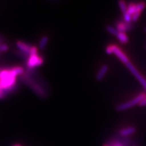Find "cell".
Segmentation results:
<instances>
[{"mask_svg":"<svg viewBox=\"0 0 146 146\" xmlns=\"http://www.w3.org/2000/svg\"><path fill=\"white\" fill-rule=\"evenodd\" d=\"M21 80L33 90L34 92L40 98H46L47 96V93L45 90L43 88L42 85L39 82L33 79L28 73H24L21 75Z\"/></svg>","mask_w":146,"mask_h":146,"instance_id":"6da1fadb","label":"cell"},{"mask_svg":"<svg viewBox=\"0 0 146 146\" xmlns=\"http://www.w3.org/2000/svg\"><path fill=\"white\" fill-rule=\"evenodd\" d=\"M43 61V58L39 56L38 54L30 55L26 62L27 72H33L34 68L42 65Z\"/></svg>","mask_w":146,"mask_h":146,"instance_id":"7a4b0ae2","label":"cell"},{"mask_svg":"<svg viewBox=\"0 0 146 146\" xmlns=\"http://www.w3.org/2000/svg\"><path fill=\"white\" fill-rule=\"evenodd\" d=\"M145 97L146 94L145 93H141L138 96H136L133 99L129 100V101L118 105L116 107V110L119 111H121L129 109L131 107L136 106V104H138L141 100Z\"/></svg>","mask_w":146,"mask_h":146,"instance_id":"3957f363","label":"cell"},{"mask_svg":"<svg viewBox=\"0 0 146 146\" xmlns=\"http://www.w3.org/2000/svg\"><path fill=\"white\" fill-rule=\"evenodd\" d=\"M126 66L128 68V69H129V71L133 74V75L136 77L137 80L140 82V84L143 85V87L146 90V80L144 79V77L142 75H141L140 73L131 63L129 62L127 63Z\"/></svg>","mask_w":146,"mask_h":146,"instance_id":"277c9868","label":"cell"},{"mask_svg":"<svg viewBox=\"0 0 146 146\" xmlns=\"http://www.w3.org/2000/svg\"><path fill=\"white\" fill-rule=\"evenodd\" d=\"M113 53L116 55L122 62L125 63V65L129 62V58L124 54V52L116 45H115V46H114Z\"/></svg>","mask_w":146,"mask_h":146,"instance_id":"5b68a950","label":"cell"},{"mask_svg":"<svg viewBox=\"0 0 146 146\" xmlns=\"http://www.w3.org/2000/svg\"><path fill=\"white\" fill-rule=\"evenodd\" d=\"M17 46L18 48L21 51L23 52L30 56L31 49L33 46H31L29 44H27L25 42H23L21 41H18L17 42Z\"/></svg>","mask_w":146,"mask_h":146,"instance_id":"8992f818","label":"cell"},{"mask_svg":"<svg viewBox=\"0 0 146 146\" xmlns=\"http://www.w3.org/2000/svg\"><path fill=\"white\" fill-rule=\"evenodd\" d=\"M136 132V128L133 126H130L124 128L119 131V135L122 137H127L134 134Z\"/></svg>","mask_w":146,"mask_h":146,"instance_id":"52a82bcc","label":"cell"},{"mask_svg":"<svg viewBox=\"0 0 146 146\" xmlns=\"http://www.w3.org/2000/svg\"><path fill=\"white\" fill-rule=\"evenodd\" d=\"M108 70V66L106 65H104L101 68H100V69L99 70L98 74H96V80L98 81L102 80L104 79V76L107 74Z\"/></svg>","mask_w":146,"mask_h":146,"instance_id":"ba28073f","label":"cell"},{"mask_svg":"<svg viewBox=\"0 0 146 146\" xmlns=\"http://www.w3.org/2000/svg\"><path fill=\"white\" fill-rule=\"evenodd\" d=\"M110 146H128V143L125 141H123L119 139L114 138L107 143Z\"/></svg>","mask_w":146,"mask_h":146,"instance_id":"9c48e42d","label":"cell"},{"mask_svg":"<svg viewBox=\"0 0 146 146\" xmlns=\"http://www.w3.org/2000/svg\"><path fill=\"white\" fill-rule=\"evenodd\" d=\"M130 28V25H127V23H123V22H120L118 23L117 25V28L116 29L117 30L118 32H121V33H125L126 31L128 29H129Z\"/></svg>","mask_w":146,"mask_h":146,"instance_id":"30bf717a","label":"cell"},{"mask_svg":"<svg viewBox=\"0 0 146 146\" xmlns=\"http://www.w3.org/2000/svg\"><path fill=\"white\" fill-rule=\"evenodd\" d=\"M116 36L118 40L122 44L126 43L128 42V41H129V37H128V36L125 34V33H121V32H119Z\"/></svg>","mask_w":146,"mask_h":146,"instance_id":"8fae6325","label":"cell"},{"mask_svg":"<svg viewBox=\"0 0 146 146\" xmlns=\"http://www.w3.org/2000/svg\"><path fill=\"white\" fill-rule=\"evenodd\" d=\"M136 9V4H135L133 3H130L129 4V5L127 6V12L128 13H129V14H130L131 16L135 12Z\"/></svg>","mask_w":146,"mask_h":146,"instance_id":"7c38bea8","label":"cell"},{"mask_svg":"<svg viewBox=\"0 0 146 146\" xmlns=\"http://www.w3.org/2000/svg\"><path fill=\"white\" fill-rule=\"evenodd\" d=\"M48 41H49V38L47 36H43L40 41L39 48L40 49H44L46 46Z\"/></svg>","mask_w":146,"mask_h":146,"instance_id":"4fadbf2b","label":"cell"},{"mask_svg":"<svg viewBox=\"0 0 146 146\" xmlns=\"http://www.w3.org/2000/svg\"><path fill=\"white\" fill-rule=\"evenodd\" d=\"M118 4H119V8L121 9V12L123 13L127 12V4L124 0H119L118 2Z\"/></svg>","mask_w":146,"mask_h":146,"instance_id":"5bb4252c","label":"cell"},{"mask_svg":"<svg viewBox=\"0 0 146 146\" xmlns=\"http://www.w3.org/2000/svg\"><path fill=\"white\" fill-rule=\"evenodd\" d=\"M107 30L108 32L110 34H111L113 35H115L116 36L118 34L119 32L117 31V30L116 29V28H115L111 26H107Z\"/></svg>","mask_w":146,"mask_h":146,"instance_id":"9a60e30c","label":"cell"},{"mask_svg":"<svg viewBox=\"0 0 146 146\" xmlns=\"http://www.w3.org/2000/svg\"><path fill=\"white\" fill-rule=\"evenodd\" d=\"M123 18H124L125 22L127 23H129L131 21V16L130 14H129L127 12L123 13Z\"/></svg>","mask_w":146,"mask_h":146,"instance_id":"2e32d148","label":"cell"},{"mask_svg":"<svg viewBox=\"0 0 146 146\" xmlns=\"http://www.w3.org/2000/svg\"><path fill=\"white\" fill-rule=\"evenodd\" d=\"M114 46H115V44L108 45V46L106 48V50L107 54H111L112 53H113Z\"/></svg>","mask_w":146,"mask_h":146,"instance_id":"e0dca14e","label":"cell"},{"mask_svg":"<svg viewBox=\"0 0 146 146\" xmlns=\"http://www.w3.org/2000/svg\"><path fill=\"white\" fill-rule=\"evenodd\" d=\"M9 49V46L6 44L1 43L0 44V52H5Z\"/></svg>","mask_w":146,"mask_h":146,"instance_id":"ac0fdd59","label":"cell"},{"mask_svg":"<svg viewBox=\"0 0 146 146\" xmlns=\"http://www.w3.org/2000/svg\"><path fill=\"white\" fill-rule=\"evenodd\" d=\"M139 106H146V97L143 99L141 101L139 102Z\"/></svg>","mask_w":146,"mask_h":146,"instance_id":"d6986e66","label":"cell"},{"mask_svg":"<svg viewBox=\"0 0 146 146\" xmlns=\"http://www.w3.org/2000/svg\"><path fill=\"white\" fill-rule=\"evenodd\" d=\"M13 146H22L21 145H20V144H15V145H13Z\"/></svg>","mask_w":146,"mask_h":146,"instance_id":"ffe728a7","label":"cell"},{"mask_svg":"<svg viewBox=\"0 0 146 146\" xmlns=\"http://www.w3.org/2000/svg\"><path fill=\"white\" fill-rule=\"evenodd\" d=\"M103 146H110V145L108 144H105Z\"/></svg>","mask_w":146,"mask_h":146,"instance_id":"44dd1931","label":"cell"},{"mask_svg":"<svg viewBox=\"0 0 146 146\" xmlns=\"http://www.w3.org/2000/svg\"><path fill=\"white\" fill-rule=\"evenodd\" d=\"M0 71H1V70H0Z\"/></svg>","mask_w":146,"mask_h":146,"instance_id":"7402d4cb","label":"cell"}]
</instances>
